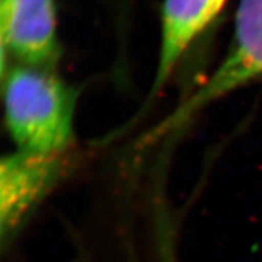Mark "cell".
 <instances>
[{
	"mask_svg": "<svg viewBox=\"0 0 262 262\" xmlns=\"http://www.w3.org/2000/svg\"><path fill=\"white\" fill-rule=\"evenodd\" d=\"M262 78V0H241L233 44L214 74L160 124L156 136L176 129L191 116L237 88Z\"/></svg>",
	"mask_w": 262,
	"mask_h": 262,
	"instance_id": "cell-2",
	"label": "cell"
},
{
	"mask_svg": "<svg viewBox=\"0 0 262 262\" xmlns=\"http://www.w3.org/2000/svg\"><path fill=\"white\" fill-rule=\"evenodd\" d=\"M226 0H165L158 70L152 94L158 93L192 41L210 25Z\"/></svg>",
	"mask_w": 262,
	"mask_h": 262,
	"instance_id": "cell-5",
	"label": "cell"
},
{
	"mask_svg": "<svg viewBox=\"0 0 262 262\" xmlns=\"http://www.w3.org/2000/svg\"><path fill=\"white\" fill-rule=\"evenodd\" d=\"M74 90L47 68L18 67L4 85L5 118L19 150L62 155L73 141Z\"/></svg>",
	"mask_w": 262,
	"mask_h": 262,
	"instance_id": "cell-1",
	"label": "cell"
},
{
	"mask_svg": "<svg viewBox=\"0 0 262 262\" xmlns=\"http://www.w3.org/2000/svg\"><path fill=\"white\" fill-rule=\"evenodd\" d=\"M62 155L17 150L5 157L0 171V224L3 238L14 234L31 209L54 185Z\"/></svg>",
	"mask_w": 262,
	"mask_h": 262,
	"instance_id": "cell-4",
	"label": "cell"
},
{
	"mask_svg": "<svg viewBox=\"0 0 262 262\" xmlns=\"http://www.w3.org/2000/svg\"><path fill=\"white\" fill-rule=\"evenodd\" d=\"M2 51L31 67L54 64L58 58L54 0H2Z\"/></svg>",
	"mask_w": 262,
	"mask_h": 262,
	"instance_id": "cell-3",
	"label": "cell"
}]
</instances>
